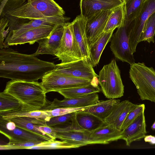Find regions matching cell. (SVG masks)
Returning <instances> with one entry per match:
<instances>
[{"mask_svg":"<svg viewBox=\"0 0 155 155\" xmlns=\"http://www.w3.org/2000/svg\"><path fill=\"white\" fill-rule=\"evenodd\" d=\"M98 84V81H97L85 86L59 90L57 92L63 96L65 98L79 97L93 93L99 92L101 89Z\"/></svg>","mask_w":155,"mask_h":155,"instance_id":"27","label":"cell"},{"mask_svg":"<svg viewBox=\"0 0 155 155\" xmlns=\"http://www.w3.org/2000/svg\"><path fill=\"white\" fill-rule=\"evenodd\" d=\"M145 109L144 104L138 105L135 109L130 111L128 114L121 127L122 130L131 124L134 120L142 112H144Z\"/></svg>","mask_w":155,"mask_h":155,"instance_id":"36","label":"cell"},{"mask_svg":"<svg viewBox=\"0 0 155 155\" xmlns=\"http://www.w3.org/2000/svg\"><path fill=\"white\" fill-rule=\"evenodd\" d=\"M55 56L66 64L84 59L75 38L71 23L66 22L64 25V31L61 41Z\"/></svg>","mask_w":155,"mask_h":155,"instance_id":"7","label":"cell"},{"mask_svg":"<svg viewBox=\"0 0 155 155\" xmlns=\"http://www.w3.org/2000/svg\"><path fill=\"white\" fill-rule=\"evenodd\" d=\"M57 26L41 27L30 29L16 36L5 39L4 42L5 48L27 43L33 44L49 36Z\"/></svg>","mask_w":155,"mask_h":155,"instance_id":"15","label":"cell"},{"mask_svg":"<svg viewBox=\"0 0 155 155\" xmlns=\"http://www.w3.org/2000/svg\"><path fill=\"white\" fill-rule=\"evenodd\" d=\"M43 142L28 141L14 143H8L6 145H0V150H11L28 149L30 147L40 145Z\"/></svg>","mask_w":155,"mask_h":155,"instance_id":"35","label":"cell"},{"mask_svg":"<svg viewBox=\"0 0 155 155\" xmlns=\"http://www.w3.org/2000/svg\"><path fill=\"white\" fill-rule=\"evenodd\" d=\"M87 20V18L80 14L71 23L75 38L83 57L91 63L89 46L86 32Z\"/></svg>","mask_w":155,"mask_h":155,"instance_id":"19","label":"cell"},{"mask_svg":"<svg viewBox=\"0 0 155 155\" xmlns=\"http://www.w3.org/2000/svg\"><path fill=\"white\" fill-rule=\"evenodd\" d=\"M0 117L4 119H8L17 117H26L35 118L46 122L49 121L51 117L43 110L24 111L20 109L0 113Z\"/></svg>","mask_w":155,"mask_h":155,"instance_id":"29","label":"cell"},{"mask_svg":"<svg viewBox=\"0 0 155 155\" xmlns=\"http://www.w3.org/2000/svg\"><path fill=\"white\" fill-rule=\"evenodd\" d=\"M0 131L2 134L9 139V143L28 141L41 142L51 141L45 137L16 126L13 129L9 130L2 124L0 123Z\"/></svg>","mask_w":155,"mask_h":155,"instance_id":"21","label":"cell"},{"mask_svg":"<svg viewBox=\"0 0 155 155\" xmlns=\"http://www.w3.org/2000/svg\"><path fill=\"white\" fill-rule=\"evenodd\" d=\"M99 99V96L97 93H93L79 97L65 98L62 100L55 98L52 102L48 100L47 104L39 110H48L61 107H86L98 102Z\"/></svg>","mask_w":155,"mask_h":155,"instance_id":"13","label":"cell"},{"mask_svg":"<svg viewBox=\"0 0 155 155\" xmlns=\"http://www.w3.org/2000/svg\"><path fill=\"white\" fill-rule=\"evenodd\" d=\"M114 31L103 32L89 47L91 63L93 67L99 63L102 53L107 44L110 41Z\"/></svg>","mask_w":155,"mask_h":155,"instance_id":"25","label":"cell"},{"mask_svg":"<svg viewBox=\"0 0 155 155\" xmlns=\"http://www.w3.org/2000/svg\"><path fill=\"white\" fill-rule=\"evenodd\" d=\"M113 9L101 11L87 19L86 32L89 47L103 32Z\"/></svg>","mask_w":155,"mask_h":155,"instance_id":"14","label":"cell"},{"mask_svg":"<svg viewBox=\"0 0 155 155\" xmlns=\"http://www.w3.org/2000/svg\"><path fill=\"white\" fill-rule=\"evenodd\" d=\"M56 65L53 71L62 75L91 80L98 78V75L95 72L91 63L84 59Z\"/></svg>","mask_w":155,"mask_h":155,"instance_id":"11","label":"cell"},{"mask_svg":"<svg viewBox=\"0 0 155 155\" xmlns=\"http://www.w3.org/2000/svg\"><path fill=\"white\" fill-rule=\"evenodd\" d=\"M0 113L21 109L22 105L16 98L4 91L0 93Z\"/></svg>","mask_w":155,"mask_h":155,"instance_id":"31","label":"cell"},{"mask_svg":"<svg viewBox=\"0 0 155 155\" xmlns=\"http://www.w3.org/2000/svg\"><path fill=\"white\" fill-rule=\"evenodd\" d=\"M54 63L20 53L8 47L0 50V77L14 80L38 81L56 67Z\"/></svg>","mask_w":155,"mask_h":155,"instance_id":"1","label":"cell"},{"mask_svg":"<svg viewBox=\"0 0 155 155\" xmlns=\"http://www.w3.org/2000/svg\"><path fill=\"white\" fill-rule=\"evenodd\" d=\"M53 128L56 138L65 141L76 148L94 144L89 138L90 132L75 128L71 125L65 128Z\"/></svg>","mask_w":155,"mask_h":155,"instance_id":"12","label":"cell"},{"mask_svg":"<svg viewBox=\"0 0 155 155\" xmlns=\"http://www.w3.org/2000/svg\"><path fill=\"white\" fill-rule=\"evenodd\" d=\"M121 0L123 1H124V2H125L126 1H128V0Z\"/></svg>","mask_w":155,"mask_h":155,"instance_id":"41","label":"cell"},{"mask_svg":"<svg viewBox=\"0 0 155 155\" xmlns=\"http://www.w3.org/2000/svg\"><path fill=\"white\" fill-rule=\"evenodd\" d=\"M129 77L135 85L142 101L155 103V70L143 62L130 65Z\"/></svg>","mask_w":155,"mask_h":155,"instance_id":"4","label":"cell"},{"mask_svg":"<svg viewBox=\"0 0 155 155\" xmlns=\"http://www.w3.org/2000/svg\"><path fill=\"white\" fill-rule=\"evenodd\" d=\"M98 79L101 90L107 98L116 99L123 96L124 86L115 59L104 66L99 72Z\"/></svg>","mask_w":155,"mask_h":155,"instance_id":"5","label":"cell"},{"mask_svg":"<svg viewBox=\"0 0 155 155\" xmlns=\"http://www.w3.org/2000/svg\"><path fill=\"white\" fill-rule=\"evenodd\" d=\"M75 119L79 127L90 132L105 124L103 120L95 115L80 110L75 112Z\"/></svg>","mask_w":155,"mask_h":155,"instance_id":"26","label":"cell"},{"mask_svg":"<svg viewBox=\"0 0 155 155\" xmlns=\"http://www.w3.org/2000/svg\"><path fill=\"white\" fill-rule=\"evenodd\" d=\"M144 112H142L128 126L122 130L121 139L124 140L127 146L132 142L144 138L147 134Z\"/></svg>","mask_w":155,"mask_h":155,"instance_id":"18","label":"cell"},{"mask_svg":"<svg viewBox=\"0 0 155 155\" xmlns=\"http://www.w3.org/2000/svg\"><path fill=\"white\" fill-rule=\"evenodd\" d=\"M120 102L119 99H109L97 102L80 110L91 114L104 121Z\"/></svg>","mask_w":155,"mask_h":155,"instance_id":"24","label":"cell"},{"mask_svg":"<svg viewBox=\"0 0 155 155\" xmlns=\"http://www.w3.org/2000/svg\"><path fill=\"white\" fill-rule=\"evenodd\" d=\"M64 24L58 25L49 36L38 41L37 42L39 45L38 49L32 54L35 56L44 54L55 56L61 43Z\"/></svg>","mask_w":155,"mask_h":155,"instance_id":"16","label":"cell"},{"mask_svg":"<svg viewBox=\"0 0 155 155\" xmlns=\"http://www.w3.org/2000/svg\"><path fill=\"white\" fill-rule=\"evenodd\" d=\"M155 33V12L152 14L146 21L141 36L140 42L147 41L154 42Z\"/></svg>","mask_w":155,"mask_h":155,"instance_id":"32","label":"cell"},{"mask_svg":"<svg viewBox=\"0 0 155 155\" xmlns=\"http://www.w3.org/2000/svg\"><path fill=\"white\" fill-rule=\"evenodd\" d=\"M4 0H0V2L3 1Z\"/></svg>","mask_w":155,"mask_h":155,"instance_id":"42","label":"cell"},{"mask_svg":"<svg viewBox=\"0 0 155 155\" xmlns=\"http://www.w3.org/2000/svg\"><path fill=\"white\" fill-rule=\"evenodd\" d=\"M122 130H119L111 125L104 124L90 132L89 138L94 144H107L121 139Z\"/></svg>","mask_w":155,"mask_h":155,"instance_id":"22","label":"cell"},{"mask_svg":"<svg viewBox=\"0 0 155 155\" xmlns=\"http://www.w3.org/2000/svg\"><path fill=\"white\" fill-rule=\"evenodd\" d=\"M145 142H147L151 144H155V136L151 135L145 136L144 137Z\"/></svg>","mask_w":155,"mask_h":155,"instance_id":"39","label":"cell"},{"mask_svg":"<svg viewBox=\"0 0 155 155\" xmlns=\"http://www.w3.org/2000/svg\"><path fill=\"white\" fill-rule=\"evenodd\" d=\"M125 11L124 3L114 9L110 15L104 32H108L118 28L125 23Z\"/></svg>","mask_w":155,"mask_h":155,"instance_id":"28","label":"cell"},{"mask_svg":"<svg viewBox=\"0 0 155 155\" xmlns=\"http://www.w3.org/2000/svg\"><path fill=\"white\" fill-rule=\"evenodd\" d=\"M151 128L153 130H155V121L152 125Z\"/></svg>","mask_w":155,"mask_h":155,"instance_id":"40","label":"cell"},{"mask_svg":"<svg viewBox=\"0 0 155 155\" xmlns=\"http://www.w3.org/2000/svg\"><path fill=\"white\" fill-rule=\"evenodd\" d=\"M145 0H128L124 2L126 26H129L138 15Z\"/></svg>","mask_w":155,"mask_h":155,"instance_id":"30","label":"cell"},{"mask_svg":"<svg viewBox=\"0 0 155 155\" xmlns=\"http://www.w3.org/2000/svg\"><path fill=\"white\" fill-rule=\"evenodd\" d=\"M155 12V0H145L140 12L129 25L130 31L129 40L130 49L133 54L140 39L145 23L149 16Z\"/></svg>","mask_w":155,"mask_h":155,"instance_id":"10","label":"cell"},{"mask_svg":"<svg viewBox=\"0 0 155 155\" xmlns=\"http://www.w3.org/2000/svg\"><path fill=\"white\" fill-rule=\"evenodd\" d=\"M75 112L51 117L46 122L48 126L53 127L58 125H71L75 118Z\"/></svg>","mask_w":155,"mask_h":155,"instance_id":"34","label":"cell"},{"mask_svg":"<svg viewBox=\"0 0 155 155\" xmlns=\"http://www.w3.org/2000/svg\"><path fill=\"white\" fill-rule=\"evenodd\" d=\"M76 148L75 147L64 141L54 140L43 142L37 146L29 148L28 149H67Z\"/></svg>","mask_w":155,"mask_h":155,"instance_id":"33","label":"cell"},{"mask_svg":"<svg viewBox=\"0 0 155 155\" xmlns=\"http://www.w3.org/2000/svg\"><path fill=\"white\" fill-rule=\"evenodd\" d=\"M65 12L54 0H8L0 16L35 19L64 16Z\"/></svg>","mask_w":155,"mask_h":155,"instance_id":"2","label":"cell"},{"mask_svg":"<svg viewBox=\"0 0 155 155\" xmlns=\"http://www.w3.org/2000/svg\"><path fill=\"white\" fill-rule=\"evenodd\" d=\"M9 21L6 17L0 16V48H5L4 40L7 35L8 34L9 31L5 28L8 26Z\"/></svg>","mask_w":155,"mask_h":155,"instance_id":"38","label":"cell"},{"mask_svg":"<svg viewBox=\"0 0 155 155\" xmlns=\"http://www.w3.org/2000/svg\"><path fill=\"white\" fill-rule=\"evenodd\" d=\"M8 120L14 122L18 127L43 137L51 141L54 140L40 129L41 125H47L45 120L26 117H17Z\"/></svg>","mask_w":155,"mask_h":155,"instance_id":"23","label":"cell"},{"mask_svg":"<svg viewBox=\"0 0 155 155\" xmlns=\"http://www.w3.org/2000/svg\"><path fill=\"white\" fill-rule=\"evenodd\" d=\"M9 32L5 39L16 36L30 29L41 27H54L67 22L70 18L64 16L35 19L7 18Z\"/></svg>","mask_w":155,"mask_h":155,"instance_id":"6","label":"cell"},{"mask_svg":"<svg viewBox=\"0 0 155 155\" xmlns=\"http://www.w3.org/2000/svg\"><path fill=\"white\" fill-rule=\"evenodd\" d=\"M86 107L79 108L61 107L51 110H45V111L51 118L82 110Z\"/></svg>","mask_w":155,"mask_h":155,"instance_id":"37","label":"cell"},{"mask_svg":"<svg viewBox=\"0 0 155 155\" xmlns=\"http://www.w3.org/2000/svg\"><path fill=\"white\" fill-rule=\"evenodd\" d=\"M41 82L46 93L58 90L85 86L98 81V78L93 80L62 75L53 70L46 74Z\"/></svg>","mask_w":155,"mask_h":155,"instance_id":"8","label":"cell"},{"mask_svg":"<svg viewBox=\"0 0 155 155\" xmlns=\"http://www.w3.org/2000/svg\"><path fill=\"white\" fill-rule=\"evenodd\" d=\"M124 2L121 0H80L81 14L88 19L98 12L113 9Z\"/></svg>","mask_w":155,"mask_h":155,"instance_id":"17","label":"cell"},{"mask_svg":"<svg viewBox=\"0 0 155 155\" xmlns=\"http://www.w3.org/2000/svg\"><path fill=\"white\" fill-rule=\"evenodd\" d=\"M130 28L125 24L117 28L113 34L110 39V48L117 60L130 65L135 63V59L129 46Z\"/></svg>","mask_w":155,"mask_h":155,"instance_id":"9","label":"cell"},{"mask_svg":"<svg viewBox=\"0 0 155 155\" xmlns=\"http://www.w3.org/2000/svg\"><path fill=\"white\" fill-rule=\"evenodd\" d=\"M138 105V104H133L128 100L120 102L104 119L105 124L111 125L118 130H121L122 124L128 113Z\"/></svg>","mask_w":155,"mask_h":155,"instance_id":"20","label":"cell"},{"mask_svg":"<svg viewBox=\"0 0 155 155\" xmlns=\"http://www.w3.org/2000/svg\"><path fill=\"white\" fill-rule=\"evenodd\" d=\"M4 91L13 96L21 103L24 111L39 110L47 104L46 93L41 82L11 80Z\"/></svg>","mask_w":155,"mask_h":155,"instance_id":"3","label":"cell"}]
</instances>
